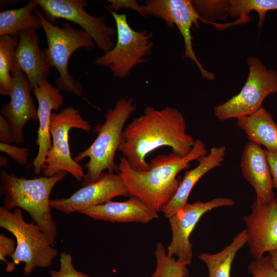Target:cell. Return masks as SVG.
Here are the masks:
<instances>
[{
    "mask_svg": "<svg viewBox=\"0 0 277 277\" xmlns=\"http://www.w3.org/2000/svg\"><path fill=\"white\" fill-rule=\"evenodd\" d=\"M195 141L187 132L186 120L181 111L169 106L156 109L149 106L124 129L118 151L133 168L146 171L149 166L146 158L150 152L166 146L184 156L190 152Z\"/></svg>",
    "mask_w": 277,
    "mask_h": 277,
    "instance_id": "cell-1",
    "label": "cell"
},
{
    "mask_svg": "<svg viewBox=\"0 0 277 277\" xmlns=\"http://www.w3.org/2000/svg\"><path fill=\"white\" fill-rule=\"evenodd\" d=\"M207 154L204 143L195 141L190 152L182 156L173 152L157 155L150 160L149 168L138 171L133 168L122 156L118 164V173L129 196H134L159 212L175 193L181 181L178 173L188 168L191 162Z\"/></svg>",
    "mask_w": 277,
    "mask_h": 277,
    "instance_id": "cell-2",
    "label": "cell"
},
{
    "mask_svg": "<svg viewBox=\"0 0 277 277\" xmlns=\"http://www.w3.org/2000/svg\"><path fill=\"white\" fill-rule=\"evenodd\" d=\"M67 174L66 171H61L50 177L27 179L9 174L4 170L0 173L3 207L10 211L18 208L26 211L54 246L57 226L51 213L50 195L54 186L63 181Z\"/></svg>",
    "mask_w": 277,
    "mask_h": 277,
    "instance_id": "cell-3",
    "label": "cell"
},
{
    "mask_svg": "<svg viewBox=\"0 0 277 277\" xmlns=\"http://www.w3.org/2000/svg\"><path fill=\"white\" fill-rule=\"evenodd\" d=\"M135 109L132 100L120 98L113 108L107 110L104 123L93 127V131L97 133L95 140L74 158L77 163L85 157L89 159L84 166L87 171L82 181V187L96 181L105 170L118 172L115 153L122 142L126 122Z\"/></svg>",
    "mask_w": 277,
    "mask_h": 277,
    "instance_id": "cell-4",
    "label": "cell"
},
{
    "mask_svg": "<svg viewBox=\"0 0 277 277\" xmlns=\"http://www.w3.org/2000/svg\"><path fill=\"white\" fill-rule=\"evenodd\" d=\"M0 227L11 233L16 239V248L10 256L12 261L6 265L5 271L11 272L21 262L25 264V276L36 268L49 267L58 254L46 234L33 221L24 220L22 209L16 208L13 212L0 207Z\"/></svg>",
    "mask_w": 277,
    "mask_h": 277,
    "instance_id": "cell-5",
    "label": "cell"
},
{
    "mask_svg": "<svg viewBox=\"0 0 277 277\" xmlns=\"http://www.w3.org/2000/svg\"><path fill=\"white\" fill-rule=\"evenodd\" d=\"M35 13L39 18L45 33L47 48L44 49L51 68L55 67L58 73L55 80L57 87L60 90L82 95L83 87L68 71L70 56L76 50L85 48L90 50L95 44L90 36L83 29H75L69 23H64L61 27L54 25L36 8Z\"/></svg>",
    "mask_w": 277,
    "mask_h": 277,
    "instance_id": "cell-6",
    "label": "cell"
},
{
    "mask_svg": "<svg viewBox=\"0 0 277 277\" xmlns=\"http://www.w3.org/2000/svg\"><path fill=\"white\" fill-rule=\"evenodd\" d=\"M108 10L115 22L117 41L112 49L96 58L94 63L107 67L115 77L124 78L134 67L147 61L153 46V34L146 30H133L126 14Z\"/></svg>",
    "mask_w": 277,
    "mask_h": 277,
    "instance_id": "cell-7",
    "label": "cell"
},
{
    "mask_svg": "<svg viewBox=\"0 0 277 277\" xmlns=\"http://www.w3.org/2000/svg\"><path fill=\"white\" fill-rule=\"evenodd\" d=\"M247 63L248 77L241 91L214 107V115L220 121L251 115L263 107L268 95L277 93V71L268 69L256 57L247 58Z\"/></svg>",
    "mask_w": 277,
    "mask_h": 277,
    "instance_id": "cell-8",
    "label": "cell"
},
{
    "mask_svg": "<svg viewBox=\"0 0 277 277\" xmlns=\"http://www.w3.org/2000/svg\"><path fill=\"white\" fill-rule=\"evenodd\" d=\"M72 128L89 132L92 126L77 109L72 107H66L58 113L52 112L50 124L52 146L46 155L44 176L50 177L66 171L78 181H82L85 174L83 167L72 157L69 147V132Z\"/></svg>",
    "mask_w": 277,
    "mask_h": 277,
    "instance_id": "cell-9",
    "label": "cell"
},
{
    "mask_svg": "<svg viewBox=\"0 0 277 277\" xmlns=\"http://www.w3.org/2000/svg\"><path fill=\"white\" fill-rule=\"evenodd\" d=\"M142 9L145 16L159 17L170 27L175 26L183 38L184 57L195 64L203 78L214 80V74L204 68L194 53L191 29L193 26L199 27V21L213 25L220 30L227 29V24L216 23L204 18L197 12L190 0H147L142 5Z\"/></svg>",
    "mask_w": 277,
    "mask_h": 277,
    "instance_id": "cell-10",
    "label": "cell"
},
{
    "mask_svg": "<svg viewBox=\"0 0 277 277\" xmlns=\"http://www.w3.org/2000/svg\"><path fill=\"white\" fill-rule=\"evenodd\" d=\"M45 17L52 23L62 18L75 23L88 33L98 48L105 53L114 45L112 37L116 33L115 28L108 26L103 16L95 17L88 13L85 8L86 0H36Z\"/></svg>",
    "mask_w": 277,
    "mask_h": 277,
    "instance_id": "cell-11",
    "label": "cell"
},
{
    "mask_svg": "<svg viewBox=\"0 0 277 277\" xmlns=\"http://www.w3.org/2000/svg\"><path fill=\"white\" fill-rule=\"evenodd\" d=\"M234 201L229 197H219L207 202L196 201L187 203L168 218L172 239L167 247L169 256L175 255L180 262L189 265L192 256V245L190 236L201 217L207 212L221 207L232 206Z\"/></svg>",
    "mask_w": 277,
    "mask_h": 277,
    "instance_id": "cell-12",
    "label": "cell"
},
{
    "mask_svg": "<svg viewBox=\"0 0 277 277\" xmlns=\"http://www.w3.org/2000/svg\"><path fill=\"white\" fill-rule=\"evenodd\" d=\"M120 196L129 195L119 174L103 173L96 181L83 187L69 197L50 200V205L66 214L80 213Z\"/></svg>",
    "mask_w": 277,
    "mask_h": 277,
    "instance_id": "cell-13",
    "label": "cell"
},
{
    "mask_svg": "<svg viewBox=\"0 0 277 277\" xmlns=\"http://www.w3.org/2000/svg\"><path fill=\"white\" fill-rule=\"evenodd\" d=\"M251 212L243 216L248 236L250 255L258 259L277 250V200L259 204L254 200Z\"/></svg>",
    "mask_w": 277,
    "mask_h": 277,
    "instance_id": "cell-14",
    "label": "cell"
},
{
    "mask_svg": "<svg viewBox=\"0 0 277 277\" xmlns=\"http://www.w3.org/2000/svg\"><path fill=\"white\" fill-rule=\"evenodd\" d=\"M12 74L13 86L10 101L1 108V115L8 122L14 143L24 142V128L26 123L33 120L38 121L37 109L30 92V82L25 74L16 66Z\"/></svg>",
    "mask_w": 277,
    "mask_h": 277,
    "instance_id": "cell-15",
    "label": "cell"
},
{
    "mask_svg": "<svg viewBox=\"0 0 277 277\" xmlns=\"http://www.w3.org/2000/svg\"><path fill=\"white\" fill-rule=\"evenodd\" d=\"M38 103L37 116L39 127L36 144L37 154L32 165L34 172L39 174L45 164L47 153L52 146L50 132V117L52 111H56L64 102V97L57 88L47 81L42 82L32 89Z\"/></svg>",
    "mask_w": 277,
    "mask_h": 277,
    "instance_id": "cell-16",
    "label": "cell"
},
{
    "mask_svg": "<svg viewBox=\"0 0 277 277\" xmlns=\"http://www.w3.org/2000/svg\"><path fill=\"white\" fill-rule=\"evenodd\" d=\"M240 167L243 176L255 190V201L258 204H267L275 200L267 159L265 150L260 145L250 141L246 144L242 153Z\"/></svg>",
    "mask_w": 277,
    "mask_h": 277,
    "instance_id": "cell-17",
    "label": "cell"
},
{
    "mask_svg": "<svg viewBox=\"0 0 277 277\" xmlns=\"http://www.w3.org/2000/svg\"><path fill=\"white\" fill-rule=\"evenodd\" d=\"M15 50L14 63L26 75L32 89L47 81L51 67L44 50H41L35 29L20 32Z\"/></svg>",
    "mask_w": 277,
    "mask_h": 277,
    "instance_id": "cell-18",
    "label": "cell"
},
{
    "mask_svg": "<svg viewBox=\"0 0 277 277\" xmlns=\"http://www.w3.org/2000/svg\"><path fill=\"white\" fill-rule=\"evenodd\" d=\"M80 213L95 220L113 223H147L159 217L155 211L137 197L130 196L124 202L110 201Z\"/></svg>",
    "mask_w": 277,
    "mask_h": 277,
    "instance_id": "cell-19",
    "label": "cell"
},
{
    "mask_svg": "<svg viewBox=\"0 0 277 277\" xmlns=\"http://www.w3.org/2000/svg\"><path fill=\"white\" fill-rule=\"evenodd\" d=\"M226 150L224 145L212 147L208 153L197 159L198 165L195 168L185 172L175 193L162 209L165 217L169 218L188 203L195 185L207 172L222 165Z\"/></svg>",
    "mask_w": 277,
    "mask_h": 277,
    "instance_id": "cell-20",
    "label": "cell"
},
{
    "mask_svg": "<svg viewBox=\"0 0 277 277\" xmlns=\"http://www.w3.org/2000/svg\"><path fill=\"white\" fill-rule=\"evenodd\" d=\"M236 125L250 142L277 151V124L272 114L263 107L251 115L237 119Z\"/></svg>",
    "mask_w": 277,
    "mask_h": 277,
    "instance_id": "cell-21",
    "label": "cell"
},
{
    "mask_svg": "<svg viewBox=\"0 0 277 277\" xmlns=\"http://www.w3.org/2000/svg\"><path fill=\"white\" fill-rule=\"evenodd\" d=\"M246 229L234 236L232 242L220 252L211 254L202 253L199 258L207 266L208 277H230L232 264L237 252L247 243Z\"/></svg>",
    "mask_w": 277,
    "mask_h": 277,
    "instance_id": "cell-22",
    "label": "cell"
},
{
    "mask_svg": "<svg viewBox=\"0 0 277 277\" xmlns=\"http://www.w3.org/2000/svg\"><path fill=\"white\" fill-rule=\"evenodd\" d=\"M37 6L36 0H31L19 8L2 11L0 13V36H17L23 30L42 28L37 15L31 13Z\"/></svg>",
    "mask_w": 277,
    "mask_h": 277,
    "instance_id": "cell-23",
    "label": "cell"
},
{
    "mask_svg": "<svg viewBox=\"0 0 277 277\" xmlns=\"http://www.w3.org/2000/svg\"><path fill=\"white\" fill-rule=\"evenodd\" d=\"M18 36H0V94L10 96L13 78L10 73L15 70V50Z\"/></svg>",
    "mask_w": 277,
    "mask_h": 277,
    "instance_id": "cell-24",
    "label": "cell"
},
{
    "mask_svg": "<svg viewBox=\"0 0 277 277\" xmlns=\"http://www.w3.org/2000/svg\"><path fill=\"white\" fill-rule=\"evenodd\" d=\"M156 267L151 277H187V265L169 256L164 246L157 243L155 250Z\"/></svg>",
    "mask_w": 277,
    "mask_h": 277,
    "instance_id": "cell-25",
    "label": "cell"
},
{
    "mask_svg": "<svg viewBox=\"0 0 277 277\" xmlns=\"http://www.w3.org/2000/svg\"><path fill=\"white\" fill-rule=\"evenodd\" d=\"M248 271L252 277H277V270L268 253L252 261L248 266Z\"/></svg>",
    "mask_w": 277,
    "mask_h": 277,
    "instance_id": "cell-26",
    "label": "cell"
},
{
    "mask_svg": "<svg viewBox=\"0 0 277 277\" xmlns=\"http://www.w3.org/2000/svg\"><path fill=\"white\" fill-rule=\"evenodd\" d=\"M60 256L59 269L51 270L49 271L51 277H91L75 268L70 254L63 251Z\"/></svg>",
    "mask_w": 277,
    "mask_h": 277,
    "instance_id": "cell-27",
    "label": "cell"
},
{
    "mask_svg": "<svg viewBox=\"0 0 277 277\" xmlns=\"http://www.w3.org/2000/svg\"><path fill=\"white\" fill-rule=\"evenodd\" d=\"M0 151L9 155L15 162L22 166L28 163L29 150L25 147H18L10 144L0 143Z\"/></svg>",
    "mask_w": 277,
    "mask_h": 277,
    "instance_id": "cell-28",
    "label": "cell"
},
{
    "mask_svg": "<svg viewBox=\"0 0 277 277\" xmlns=\"http://www.w3.org/2000/svg\"><path fill=\"white\" fill-rule=\"evenodd\" d=\"M16 248V242L13 239L0 234V260L7 265V256H11L15 252Z\"/></svg>",
    "mask_w": 277,
    "mask_h": 277,
    "instance_id": "cell-29",
    "label": "cell"
},
{
    "mask_svg": "<svg viewBox=\"0 0 277 277\" xmlns=\"http://www.w3.org/2000/svg\"><path fill=\"white\" fill-rule=\"evenodd\" d=\"M109 3L107 8L115 12L121 8H128L132 9L143 16H145L142 9V5H140L137 1L133 0H108Z\"/></svg>",
    "mask_w": 277,
    "mask_h": 277,
    "instance_id": "cell-30",
    "label": "cell"
},
{
    "mask_svg": "<svg viewBox=\"0 0 277 277\" xmlns=\"http://www.w3.org/2000/svg\"><path fill=\"white\" fill-rule=\"evenodd\" d=\"M274 188L276 190L277 200V151L265 150Z\"/></svg>",
    "mask_w": 277,
    "mask_h": 277,
    "instance_id": "cell-31",
    "label": "cell"
},
{
    "mask_svg": "<svg viewBox=\"0 0 277 277\" xmlns=\"http://www.w3.org/2000/svg\"><path fill=\"white\" fill-rule=\"evenodd\" d=\"M0 142L5 144L14 142L12 133L7 120L0 115Z\"/></svg>",
    "mask_w": 277,
    "mask_h": 277,
    "instance_id": "cell-32",
    "label": "cell"
},
{
    "mask_svg": "<svg viewBox=\"0 0 277 277\" xmlns=\"http://www.w3.org/2000/svg\"><path fill=\"white\" fill-rule=\"evenodd\" d=\"M268 253L271 259L273 267L277 270V250L271 251Z\"/></svg>",
    "mask_w": 277,
    "mask_h": 277,
    "instance_id": "cell-33",
    "label": "cell"
},
{
    "mask_svg": "<svg viewBox=\"0 0 277 277\" xmlns=\"http://www.w3.org/2000/svg\"><path fill=\"white\" fill-rule=\"evenodd\" d=\"M8 163V160L6 157L1 155L0 156V166L1 167H4L7 166Z\"/></svg>",
    "mask_w": 277,
    "mask_h": 277,
    "instance_id": "cell-34",
    "label": "cell"
}]
</instances>
